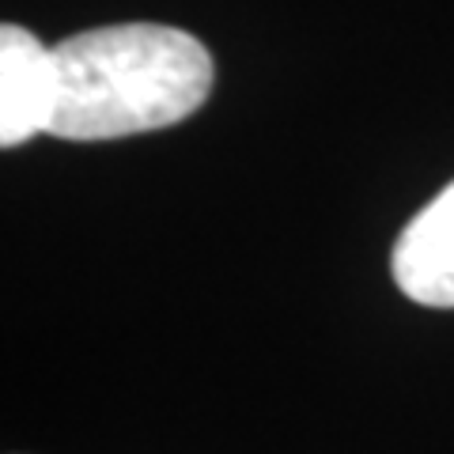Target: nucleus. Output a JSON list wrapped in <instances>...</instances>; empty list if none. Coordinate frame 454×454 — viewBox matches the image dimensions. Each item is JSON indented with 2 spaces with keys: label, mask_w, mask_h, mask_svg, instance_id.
<instances>
[{
  "label": "nucleus",
  "mask_w": 454,
  "mask_h": 454,
  "mask_svg": "<svg viewBox=\"0 0 454 454\" xmlns=\"http://www.w3.org/2000/svg\"><path fill=\"white\" fill-rule=\"evenodd\" d=\"M390 273L413 303L454 307V182L405 223L390 254Z\"/></svg>",
  "instance_id": "nucleus-3"
},
{
  "label": "nucleus",
  "mask_w": 454,
  "mask_h": 454,
  "mask_svg": "<svg viewBox=\"0 0 454 454\" xmlns=\"http://www.w3.org/2000/svg\"><path fill=\"white\" fill-rule=\"evenodd\" d=\"M57 106L53 50L27 27H0V145L16 148L38 133H50Z\"/></svg>",
  "instance_id": "nucleus-2"
},
{
  "label": "nucleus",
  "mask_w": 454,
  "mask_h": 454,
  "mask_svg": "<svg viewBox=\"0 0 454 454\" xmlns=\"http://www.w3.org/2000/svg\"><path fill=\"white\" fill-rule=\"evenodd\" d=\"M61 140H118L186 121L212 91L201 38L163 23L95 27L53 46Z\"/></svg>",
  "instance_id": "nucleus-1"
}]
</instances>
